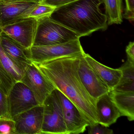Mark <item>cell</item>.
I'll list each match as a JSON object with an SVG mask.
<instances>
[{"label": "cell", "mask_w": 134, "mask_h": 134, "mask_svg": "<svg viewBox=\"0 0 134 134\" xmlns=\"http://www.w3.org/2000/svg\"><path fill=\"white\" fill-rule=\"evenodd\" d=\"M39 3L37 0H0V28L28 18Z\"/></svg>", "instance_id": "52a82bcc"}, {"label": "cell", "mask_w": 134, "mask_h": 134, "mask_svg": "<svg viewBox=\"0 0 134 134\" xmlns=\"http://www.w3.org/2000/svg\"><path fill=\"white\" fill-rule=\"evenodd\" d=\"M62 108L68 134L84 132L90 124L75 105L60 91L56 89Z\"/></svg>", "instance_id": "8fae6325"}, {"label": "cell", "mask_w": 134, "mask_h": 134, "mask_svg": "<svg viewBox=\"0 0 134 134\" xmlns=\"http://www.w3.org/2000/svg\"><path fill=\"white\" fill-rule=\"evenodd\" d=\"M0 118H12L9 108L8 95L0 88Z\"/></svg>", "instance_id": "44dd1931"}, {"label": "cell", "mask_w": 134, "mask_h": 134, "mask_svg": "<svg viewBox=\"0 0 134 134\" xmlns=\"http://www.w3.org/2000/svg\"><path fill=\"white\" fill-rule=\"evenodd\" d=\"M101 0H76L56 8L50 18L81 37L107 29V18L99 8Z\"/></svg>", "instance_id": "7a4b0ae2"}, {"label": "cell", "mask_w": 134, "mask_h": 134, "mask_svg": "<svg viewBox=\"0 0 134 134\" xmlns=\"http://www.w3.org/2000/svg\"><path fill=\"white\" fill-rule=\"evenodd\" d=\"M109 94L121 116L127 117L130 121L134 120V92H121L112 90Z\"/></svg>", "instance_id": "2e32d148"}, {"label": "cell", "mask_w": 134, "mask_h": 134, "mask_svg": "<svg viewBox=\"0 0 134 134\" xmlns=\"http://www.w3.org/2000/svg\"><path fill=\"white\" fill-rule=\"evenodd\" d=\"M12 118L23 112L40 105L33 92L21 81L15 82L8 94Z\"/></svg>", "instance_id": "9c48e42d"}, {"label": "cell", "mask_w": 134, "mask_h": 134, "mask_svg": "<svg viewBox=\"0 0 134 134\" xmlns=\"http://www.w3.org/2000/svg\"><path fill=\"white\" fill-rule=\"evenodd\" d=\"M33 62L41 63L53 59L84 54L80 39L64 43L44 46H32L28 49Z\"/></svg>", "instance_id": "277c9868"}, {"label": "cell", "mask_w": 134, "mask_h": 134, "mask_svg": "<svg viewBox=\"0 0 134 134\" xmlns=\"http://www.w3.org/2000/svg\"><path fill=\"white\" fill-rule=\"evenodd\" d=\"M38 19L26 18L0 28V31L26 49L33 45Z\"/></svg>", "instance_id": "8992f818"}, {"label": "cell", "mask_w": 134, "mask_h": 134, "mask_svg": "<svg viewBox=\"0 0 134 134\" xmlns=\"http://www.w3.org/2000/svg\"><path fill=\"white\" fill-rule=\"evenodd\" d=\"M44 107L40 105L12 118L16 134H41Z\"/></svg>", "instance_id": "30bf717a"}, {"label": "cell", "mask_w": 134, "mask_h": 134, "mask_svg": "<svg viewBox=\"0 0 134 134\" xmlns=\"http://www.w3.org/2000/svg\"><path fill=\"white\" fill-rule=\"evenodd\" d=\"M81 55L63 57L43 62H32L56 89L75 105L91 125L98 123L96 100L89 94L79 76L78 66Z\"/></svg>", "instance_id": "6da1fadb"}, {"label": "cell", "mask_w": 134, "mask_h": 134, "mask_svg": "<svg viewBox=\"0 0 134 134\" xmlns=\"http://www.w3.org/2000/svg\"><path fill=\"white\" fill-rule=\"evenodd\" d=\"M0 134H16L15 123L12 118H0Z\"/></svg>", "instance_id": "7402d4cb"}, {"label": "cell", "mask_w": 134, "mask_h": 134, "mask_svg": "<svg viewBox=\"0 0 134 134\" xmlns=\"http://www.w3.org/2000/svg\"><path fill=\"white\" fill-rule=\"evenodd\" d=\"M96 107L98 123L105 127H108L116 123L121 116L109 93L102 96L97 99Z\"/></svg>", "instance_id": "4fadbf2b"}, {"label": "cell", "mask_w": 134, "mask_h": 134, "mask_svg": "<svg viewBox=\"0 0 134 134\" xmlns=\"http://www.w3.org/2000/svg\"><path fill=\"white\" fill-rule=\"evenodd\" d=\"M1 60H0V66H1Z\"/></svg>", "instance_id": "4316f807"}, {"label": "cell", "mask_w": 134, "mask_h": 134, "mask_svg": "<svg viewBox=\"0 0 134 134\" xmlns=\"http://www.w3.org/2000/svg\"><path fill=\"white\" fill-rule=\"evenodd\" d=\"M126 7L123 17L131 22L134 21V0H125Z\"/></svg>", "instance_id": "cb8c5ba5"}, {"label": "cell", "mask_w": 134, "mask_h": 134, "mask_svg": "<svg viewBox=\"0 0 134 134\" xmlns=\"http://www.w3.org/2000/svg\"><path fill=\"white\" fill-rule=\"evenodd\" d=\"M105 5L108 25L121 24L123 22L122 0H101Z\"/></svg>", "instance_id": "ac0fdd59"}, {"label": "cell", "mask_w": 134, "mask_h": 134, "mask_svg": "<svg viewBox=\"0 0 134 134\" xmlns=\"http://www.w3.org/2000/svg\"><path fill=\"white\" fill-rule=\"evenodd\" d=\"M37 1H43V0H37Z\"/></svg>", "instance_id": "83f0119b"}, {"label": "cell", "mask_w": 134, "mask_h": 134, "mask_svg": "<svg viewBox=\"0 0 134 134\" xmlns=\"http://www.w3.org/2000/svg\"><path fill=\"white\" fill-rule=\"evenodd\" d=\"M0 43L7 54L24 70L32 63L28 49L23 47L1 31Z\"/></svg>", "instance_id": "9a60e30c"}, {"label": "cell", "mask_w": 134, "mask_h": 134, "mask_svg": "<svg viewBox=\"0 0 134 134\" xmlns=\"http://www.w3.org/2000/svg\"><path fill=\"white\" fill-rule=\"evenodd\" d=\"M43 105V120L41 134H68L56 89L46 98Z\"/></svg>", "instance_id": "5b68a950"}, {"label": "cell", "mask_w": 134, "mask_h": 134, "mask_svg": "<svg viewBox=\"0 0 134 134\" xmlns=\"http://www.w3.org/2000/svg\"><path fill=\"white\" fill-rule=\"evenodd\" d=\"M126 53L127 60L131 62L134 63V42H130L126 47Z\"/></svg>", "instance_id": "484cf974"}, {"label": "cell", "mask_w": 134, "mask_h": 134, "mask_svg": "<svg viewBox=\"0 0 134 134\" xmlns=\"http://www.w3.org/2000/svg\"><path fill=\"white\" fill-rule=\"evenodd\" d=\"M55 9L54 7L41 3L40 2L30 13L28 18L39 19L45 17H50Z\"/></svg>", "instance_id": "ffe728a7"}, {"label": "cell", "mask_w": 134, "mask_h": 134, "mask_svg": "<svg viewBox=\"0 0 134 134\" xmlns=\"http://www.w3.org/2000/svg\"><path fill=\"white\" fill-rule=\"evenodd\" d=\"M89 134H113V131L99 123L88 126Z\"/></svg>", "instance_id": "603a6c76"}, {"label": "cell", "mask_w": 134, "mask_h": 134, "mask_svg": "<svg viewBox=\"0 0 134 134\" xmlns=\"http://www.w3.org/2000/svg\"><path fill=\"white\" fill-rule=\"evenodd\" d=\"M76 33L47 17L38 19V25L33 46L64 43L80 39Z\"/></svg>", "instance_id": "3957f363"}, {"label": "cell", "mask_w": 134, "mask_h": 134, "mask_svg": "<svg viewBox=\"0 0 134 134\" xmlns=\"http://www.w3.org/2000/svg\"><path fill=\"white\" fill-rule=\"evenodd\" d=\"M76 1V0H43L40 2L56 8Z\"/></svg>", "instance_id": "d4e9b609"}, {"label": "cell", "mask_w": 134, "mask_h": 134, "mask_svg": "<svg viewBox=\"0 0 134 134\" xmlns=\"http://www.w3.org/2000/svg\"><path fill=\"white\" fill-rule=\"evenodd\" d=\"M119 69L122 71V76L113 90L121 92H134V63L127 60Z\"/></svg>", "instance_id": "e0dca14e"}, {"label": "cell", "mask_w": 134, "mask_h": 134, "mask_svg": "<svg viewBox=\"0 0 134 134\" xmlns=\"http://www.w3.org/2000/svg\"><path fill=\"white\" fill-rule=\"evenodd\" d=\"M84 54L80 57L78 66V74L89 94L97 100L99 97L109 93L110 91L87 62L84 57Z\"/></svg>", "instance_id": "7c38bea8"}, {"label": "cell", "mask_w": 134, "mask_h": 134, "mask_svg": "<svg viewBox=\"0 0 134 134\" xmlns=\"http://www.w3.org/2000/svg\"><path fill=\"white\" fill-rule=\"evenodd\" d=\"M21 81L33 92L40 105H43L46 98L55 89L32 62L25 69Z\"/></svg>", "instance_id": "ba28073f"}, {"label": "cell", "mask_w": 134, "mask_h": 134, "mask_svg": "<svg viewBox=\"0 0 134 134\" xmlns=\"http://www.w3.org/2000/svg\"><path fill=\"white\" fill-rule=\"evenodd\" d=\"M0 60L6 72L15 82L21 81L24 73L22 69L4 51L0 43Z\"/></svg>", "instance_id": "d6986e66"}, {"label": "cell", "mask_w": 134, "mask_h": 134, "mask_svg": "<svg viewBox=\"0 0 134 134\" xmlns=\"http://www.w3.org/2000/svg\"><path fill=\"white\" fill-rule=\"evenodd\" d=\"M84 57L110 91L113 90L118 84L122 76V71L119 68L114 69L106 66L85 53L84 54Z\"/></svg>", "instance_id": "5bb4252c"}]
</instances>
